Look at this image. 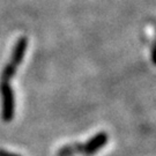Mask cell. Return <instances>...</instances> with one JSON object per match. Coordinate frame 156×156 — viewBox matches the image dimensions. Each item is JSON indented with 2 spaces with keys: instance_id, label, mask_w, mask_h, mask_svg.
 Here are the masks:
<instances>
[{
  "instance_id": "3",
  "label": "cell",
  "mask_w": 156,
  "mask_h": 156,
  "mask_svg": "<svg viewBox=\"0 0 156 156\" xmlns=\"http://www.w3.org/2000/svg\"><path fill=\"white\" fill-rule=\"evenodd\" d=\"M28 48V38L27 37H20L15 42L13 51H12V58H11V64L15 65L16 67H19V65L22 62L24 55H26V51Z\"/></svg>"
},
{
  "instance_id": "5",
  "label": "cell",
  "mask_w": 156,
  "mask_h": 156,
  "mask_svg": "<svg viewBox=\"0 0 156 156\" xmlns=\"http://www.w3.org/2000/svg\"><path fill=\"white\" fill-rule=\"evenodd\" d=\"M16 69H17V67L15 66V65H13V64H11V62L6 64L5 67H4L2 71H1L0 82H9L12 79H13V76L15 75Z\"/></svg>"
},
{
  "instance_id": "2",
  "label": "cell",
  "mask_w": 156,
  "mask_h": 156,
  "mask_svg": "<svg viewBox=\"0 0 156 156\" xmlns=\"http://www.w3.org/2000/svg\"><path fill=\"white\" fill-rule=\"evenodd\" d=\"M108 140H109V135L105 132L95 134L91 139H89L83 145V153L86 155H94L95 153H97L101 148H103L106 145Z\"/></svg>"
},
{
  "instance_id": "1",
  "label": "cell",
  "mask_w": 156,
  "mask_h": 156,
  "mask_svg": "<svg viewBox=\"0 0 156 156\" xmlns=\"http://www.w3.org/2000/svg\"><path fill=\"white\" fill-rule=\"evenodd\" d=\"M0 93L2 100L1 118L5 123H9L15 113V98L14 91L9 86V82H0Z\"/></svg>"
},
{
  "instance_id": "4",
  "label": "cell",
  "mask_w": 156,
  "mask_h": 156,
  "mask_svg": "<svg viewBox=\"0 0 156 156\" xmlns=\"http://www.w3.org/2000/svg\"><path fill=\"white\" fill-rule=\"evenodd\" d=\"M79 153H83V144H69L59 148L57 156H73Z\"/></svg>"
},
{
  "instance_id": "6",
  "label": "cell",
  "mask_w": 156,
  "mask_h": 156,
  "mask_svg": "<svg viewBox=\"0 0 156 156\" xmlns=\"http://www.w3.org/2000/svg\"><path fill=\"white\" fill-rule=\"evenodd\" d=\"M0 156H21V155L15 154V153H12V151H5V149H1V148H0Z\"/></svg>"
}]
</instances>
